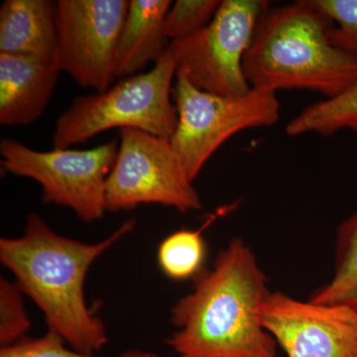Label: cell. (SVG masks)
<instances>
[{
  "label": "cell",
  "mask_w": 357,
  "mask_h": 357,
  "mask_svg": "<svg viewBox=\"0 0 357 357\" xmlns=\"http://www.w3.org/2000/svg\"><path fill=\"white\" fill-rule=\"evenodd\" d=\"M269 294L251 249L232 239L172 307L176 332L167 344L178 357H278L260 319Z\"/></svg>",
  "instance_id": "6da1fadb"
},
{
  "label": "cell",
  "mask_w": 357,
  "mask_h": 357,
  "mask_svg": "<svg viewBox=\"0 0 357 357\" xmlns=\"http://www.w3.org/2000/svg\"><path fill=\"white\" fill-rule=\"evenodd\" d=\"M134 227L135 220H128L100 243H82L56 234L43 218L31 213L22 236L0 239V260L43 312L49 332L57 333L75 351L93 354L102 351L109 337L103 321L86 303V275L96 260Z\"/></svg>",
  "instance_id": "7a4b0ae2"
},
{
  "label": "cell",
  "mask_w": 357,
  "mask_h": 357,
  "mask_svg": "<svg viewBox=\"0 0 357 357\" xmlns=\"http://www.w3.org/2000/svg\"><path fill=\"white\" fill-rule=\"evenodd\" d=\"M332 21L309 0L269 7L243 60L251 88L333 98L357 84V60L331 42Z\"/></svg>",
  "instance_id": "3957f363"
},
{
  "label": "cell",
  "mask_w": 357,
  "mask_h": 357,
  "mask_svg": "<svg viewBox=\"0 0 357 357\" xmlns=\"http://www.w3.org/2000/svg\"><path fill=\"white\" fill-rule=\"evenodd\" d=\"M178 68L175 42L146 73L123 77L103 93L79 96L56 121L53 146L82 144L112 128H133L170 140L178 126L172 102Z\"/></svg>",
  "instance_id": "277c9868"
},
{
  "label": "cell",
  "mask_w": 357,
  "mask_h": 357,
  "mask_svg": "<svg viewBox=\"0 0 357 357\" xmlns=\"http://www.w3.org/2000/svg\"><path fill=\"white\" fill-rule=\"evenodd\" d=\"M172 98L178 126L171 145L194 182L208 159L234 134L276 124L280 102L270 89L252 88L243 96H225L201 91L177 72Z\"/></svg>",
  "instance_id": "5b68a950"
},
{
  "label": "cell",
  "mask_w": 357,
  "mask_h": 357,
  "mask_svg": "<svg viewBox=\"0 0 357 357\" xmlns=\"http://www.w3.org/2000/svg\"><path fill=\"white\" fill-rule=\"evenodd\" d=\"M119 146L112 140L93 149L41 152L6 137L0 141V155L7 172L39 183L45 204L70 208L82 222H93L107 213L105 185Z\"/></svg>",
  "instance_id": "8992f818"
},
{
  "label": "cell",
  "mask_w": 357,
  "mask_h": 357,
  "mask_svg": "<svg viewBox=\"0 0 357 357\" xmlns=\"http://www.w3.org/2000/svg\"><path fill=\"white\" fill-rule=\"evenodd\" d=\"M269 7L263 0H222L204 29L174 41L177 72L201 91L234 98L246 95L252 88L244 75V57Z\"/></svg>",
  "instance_id": "52a82bcc"
},
{
  "label": "cell",
  "mask_w": 357,
  "mask_h": 357,
  "mask_svg": "<svg viewBox=\"0 0 357 357\" xmlns=\"http://www.w3.org/2000/svg\"><path fill=\"white\" fill-rule=\"evenodd\" d=\"M105 203L109 213L154 204L185 213L203 206L170 140L133 128L121 129Z\"/></svg>",
  "instance_id": "ba28073f"
},
{
  "label": "cell",
  "mask_w": 357,
  "mask_h": 357,
  "mask_svg": "<svg viewBox=\"0 0 357 357\" xmlns=\"http://www.w3.org/2000/svg\"><path fill=\"white\" fill-rule=\"evenodd\" d=\"M128 0H59L53 64L82 88L103 93L117 77V49Z\"/></svg>",
  "instance_id": "9c48e42d"
},
{
  "label": "cell",
  "mask_w": 357,
  "mask_h": 357,
  "mask_svg": "<svg viewBox=\"0 0 357 357\" xmlns=\"http://www.w3.org/2000/svg\"><path fill=\"white\" fill-rule=\"evenodd\" d=\"M260 319L287 357H357V310L270 292Z\"/></svg>",
  "instance_id": "30bf717a"
},
{
  "label": "cell",
  "mask_w": 357,
  "mask_h": 357,
  "mask_svg": "<svg viewBox=\"0 0 357 357\" xmlns=\"http://www.w3.org/2000/svg\"><path fill=\"white\" fill-rule=\"evenodd\" d=\"M59 73L52 61L0 53V123L37 121L50 102Z\"/></svg>",
  "instance_id": "8fae6325"
},
{
  "label": "cell",
  "mask_w": 357,
  "mask_h": 357,
  "mask_svg": "<svg viewBox=\"0 0 357 357\" xmlns=\"http://www.w3.org/2000/svg\"><path fill=\"white\" fill-rule=\"evenodd\" d=\"M57 1L6 0L0 7V53L53 60Z\"/></svg>",
  "instance_id": "7c38bea8"
},
{
  "label": "cell",
  "mask_w": 357,
  "mask_h": 357,
  "mask_svg": "<svg viewBox=\"0 0 357 357\" xmlns=\"http://www.w3.org/2000/svg\"><path fill=\"white\" fill-rule=\"evenodd\" d=\"M170 0H131L117 49V77L140 74L150 63L163 57L169 39L164 21Z\"/></svg>",
  "instance_id": "4fadbf2b"
},
{
  "label": "cell",
  "mask_w": 357,
  "mask_h": 357,
  "mask_svg": "<svg viewBox=\"0 0 357 357\" xmlns=\"http://www.w3.org/2000/svg\"><path fill=\"white\" fill-rule=\"evenodd\" d=\"M309 301L357 310V211L337 227L332 280L314 291Z\"/></svg>",
  "instance_id": "5bb4252c"
},
{
  "label": "cell",
  "mask_w": 357,
  "mask_h": 357,
  "mask_svg": "<svg viewBox=\"0 0 357 357\" xmlns=\"http://www.w3.org/2000/svg\"><path fill=\"white\" fill-rule=\"evenodd\" d=\"M349 129L357 133V84L342 95L310 105L289 121L290 137L316 133L331 136Z\"/></svg>",
  "instance_id": "9a60e30c"
},
{
  "label": "cell",
  "mask_w": 357,
  "mask_h": 357,
  "mask_svg": "<svg viewBox=\"0 0 357 357\" xmlns=\"http://www.w3.org/2000/svg\"><path fill=\"white\" fill-rule=\"evenodd\" d=\"M217 215L208 218L197 230L182 229L166 237L158 249V262L162 271L175 281L194 280L204 269L206 245L203 231Z\"/></svg>",
  "instance_id": "2e32d148"
},
{
  "label": "cell",
  "mask_w": 357,
  "mask_h": 357,
  "mask_svg": "<svg viewBox=\"0 0 357 357\" xmlns=\"http://www.w3.org/2000/svg\"><path fill=\"white\" fill-rule=\"evenodd\" d=\"M220 0H177L164 21V33L171 42L187 38L201 31L213 20Z\"/></svg>",
  "instance_id": "e0dca14e"
},
{
  "label": "cell",
  "mask_w": 357,
  "mask_h": 357,
  "mask_svg": "<svg viewBox=\"0 0 357 357\" xmlns=\"http://www.w3.org/2000/svg\"><path fill=\"white\" fill-rule=\"evenodd\" d=\"M332 21L331 42L357 60V0H309Z\"/></svg>",
  "instance_id": "ac0fdd59"
},
{
  "label": "cell",
  "mask_w": 357,
  "mask_h": 357,
  "mask_svg": "<svg viewBox=\"0 0 357 357\" xmlns=\"http://www.w3.org/2000/svg\"><path fill=\"white\" fill-rule=\"evenodd\" d=\"M23 294L16 282L0 280V342L7 347L20 342L31 328Z\"/></svg>",
  "instance_id": "d6986e66"
},
{
  "label": "cell",
  "mask_w": 357,
  "mask_h": 357,
  "mask_svg": "<svg viewBox=\"0 0 357 357\" xmlns=\"http://www.w3.org/2000/svg\"><path fill=\"white\" fill-rule=\"evenodd\" d=\"M0 357H95L67 349L65 340L57 333L49 332L43 337L22 340L15 344L2 347ZM117 357H159L152 352L128 351Z\"/></svg>",
  "instance_id": "ffe728a7"
}]
</instances>
